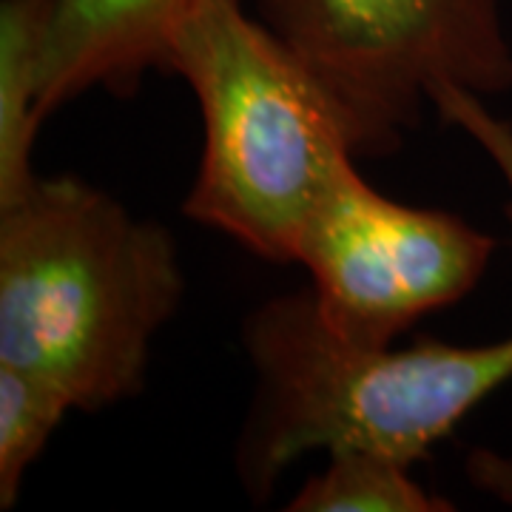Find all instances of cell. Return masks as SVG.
I'll return each instance as SVG.
<instances>
[{"mask_svg": "<svg viewBox=\"0 0 512 512\" xmlns=\"http://www.w3.org/2000/svg\"><path fill=\"white\" fill-rule=\"evenodd\" d=\"M177 242L77 177H37L0 208V365L97 413L143 390L183 299Z\"/></svg>", "mask_w": 512, "mask_h": 512, "instance_id": "obj_1", "label": "cell"}, {"mask_svg": "<svg viewBox=\"0 0 512 512\" xmlns=\"http://www.w3.org/2000/svg\"><path fill=\"white\" fill-rule=\"evenodd\" d=\"M242 342L256 402L239 476L256 498H268L279 476L316 450H370L416 464L512 382V336L490 345H359L330 328L311 291L259 305Z\"/></svg>", "mask_w": 512, "mask_h": 512, "instance_id": "obj_2", "label": "cell"}, {"mask_svg": "<svg viewBox=\"0 0 512 512\" xmlns=\"http://www.w3.org/2000/svg\"><path fill=\"white\" fill-rule=\"evenodd\" d=\"M163 72L183 77L202 114L185 217L268 262H296L316 202L359 157L336 100L245 0H197L168 32Z\"/></svg>", "mask_w": 512, "mask_h": 512, "instance_id": "obj_3", "label": "cell"}, {"mask_svg": "<svg viewBox=\"0 0 512 512\" xmlns=\"http://www.w3.org/2000/svg\"><path fill=\"white\" fill-rule=\"evenodd\" d=\"M259 12L336 100L359 157L396 151L444 89L512 92L501 0H268Z\"/></svg>", "mask_w": 512, "mask_h": 512, "instance_id": "obj_4", "label": "cell"}, {"mask_svg": "<svg viewBox=\"0 0 512 512\" xmlns=\"http://www.w3.org/2000/svg\"><path fill=\"white\" fill-rule=\"evenodd\" d=\"M450 211L384 197L356 160L339 168L305 225L296 262L322 319L359 345H393L421 316L464 299L495 254Z\"/></svg>", "mask_w": 512, "mask_h": 512, "instance_id": "obj_5", "label": "cell"}, {"mask_svg": "<svg viewBox=\"0 0 512 512\" xmlns=\"http://www.w3.org/2000/svg\"><path fill=\"white\" fill-rule=\"evenodd\" d=\"M197 0H55L46 114L83 94H134L163 72L168 32ZM259 9L268 0H256Z\"/></svg>", "mask_w": 512, "mask_h": 512, "instance_id": "obj_6", "label": "cell"}, {"mask_svg": "<svg viewBox=\"0 0 512 512\" xmlns=\"http://www.w3.org/2000/svg\"><path fill=\"white\" fill-rule=\"evenodd\" d=\"M55 0L0 3V208L37 183L35 143L46 114Z\"/></svg>", "mask_w": 512, "mask_h": 512, "instance_id": "obj_7", "label": "cell"}, {"mask_svg": "<svg viewBox=\"0 0 512 512\" xmlns=\"http://www.w3.org/2000/svg\"><path fill=\"white\" fill-rule=\"evenodd\" d=\"M413 464L370 450L328 453L322 473L293 493L291 512H441L447 498L424 490Z\"/></svg>", "mask_w": 512, "mask_h": 512, "instance_id": "obj_8", "label": "cell"}, {"mask_svg": "<svg viewBox=\"0 0 512 512\" xmlns=\"http://www.w3.org/2000/svg\"><path fill=\"white\" fill-rule=\"evenodd\" d=\"M72 402L40 376L0 365V507L18 504L20 487L43 456Z\"/></svg>", "mask_w": 512, "mask_h": 512, "instance_id": "obj_9", "label": "cell"}, {"mask_svg": "<svg viewBox=\"0 0 512 512\" xmlns=\"http://www.w3.org/2000/svg\"><path fill=\"white\" fill-rule=\"evenodd\" d=\"M464 470L481 493L493 495L504 504H512V456H501L495 450L478 447L467 456Z\"/></svg>", "mask_w": 512, "mask_h": 512, "instance_id": "obj_10", "label": "cell"}]
</instances>
